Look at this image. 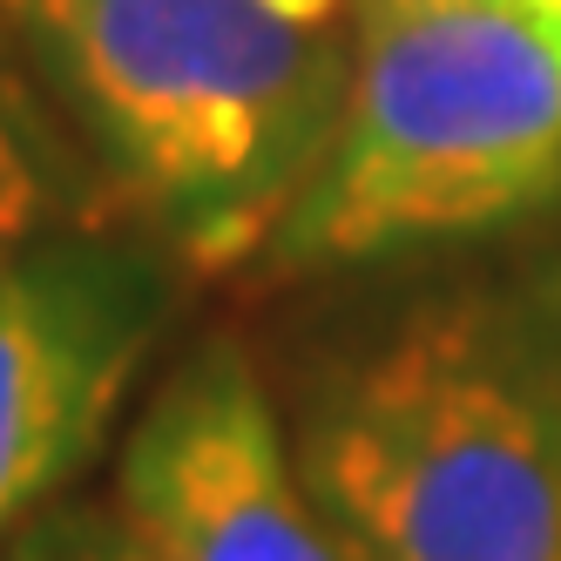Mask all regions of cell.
<instances>
[{
	"mask_svg": "<svg viewBox=\"0 0 561 561\" xmlns=\"http://www.w3.org/2000/svg\"><path fill=\"white\" fill-rule=\"evenodd\" d=\"M0 42L115 210L190 271L271 244L352 82L332 27L271 0H0Z\"/></svg>",
	"mask_w": 561,
	"mask_h": 561,
	"instance_id": "obj_1",
	"label": "cell"
},
{
	"mask_svg": "<svg viewBox=\"0 0 561 561\" xmlns=\"http://www.w3.org/2000/svg\"><path fill=\"white\" fill-rule=\"evenodd\" d=\"M298 467L358 561H561V339L454 298L305 399Z\"/></svg>",
	"mask_w": 561,
	"mask_h": 561,
	"instance_id": "obj_2",
	"label": "cell"
},
{
	"mask_svg": "<svg viewBox=\"0 0 561 561\" xmlns=\"http://www.w3.org/2000/svg\"><path fill=\"white\" fill-rule=\"evenodd\" d=\"M561 196V14L535 0L358 8L345 108L271 230L277 271L366 264Z\"/></svg>",
	"mask_w": 561,
	"mask_h": 561,
	"instance_id": "obj_3",
	"label": "cell"
},
{
	"mask_svg": "<svg viewBox=\"0 0 561 561\" xmlns=\"http://www.w3.org/2000/svg\"><path fill=\"white\" fill-rule=\"evenodd\" d=\"M163 311V271L136 244L27 237L0 251V548L102 454Z\"/></svg>",
	"mask_w": 561,
	"mask_h": 561,
	"instance_id": "obj_4",
	"label": "cell"
},
{
	"mask_svg": "<svg viewBox=\"0 0 561 561\" xmlns=\"http://www.w3.org/2000/svg\"><path fill=\"white\" fill-rule=\"evenodd\" d=\"M115 514L149 561H358L237 339H204L149 392L115 460Z\"/></svg>",
	"mask_w": 561,
	"mask_h": 561,
	"instance_id": "obj_5",
	"label": "cell"
},
{
	"mask_svg": "<svg viewBox=\"0 0 561 561\" xmlns=\"http://www.w3.org/2000/svg\"><path fill=\"white\" fill-rule=\"evenodd\" d=\"M55 204V163H48V129L21 61L0 42V251L42 237Z\"/></svg>",
	"mask_w": 561,
	"mask_h": 561,
	"instance_id": "obj_6",
	"label": "cell"
},
{
	"mask_svg": "<svg viewBox=\"0 0 561 561\" xmlns=\"http://www.w3.org/2000/svg\"><path fill=\"white\" fill-rule=\"evenodd\" d=\"M0 561H149V554L115 507L61 494L55 507H42L8 548H0Z\"/></svg>",
	"mask_w": 561,
	"mask_h": 561,
	"instance_id": "obj_7",
	"label": "cell"
},
{
	"mask_svg": "<svg viewBox=\"0 0 561 561\" xmlns=\"http://www.w3.org/2000/svg\"><path fill=\"white\" fill-rule=\"evenodd\" d=\"M285 21H298V27H332V14H339V0H271Z\"/></svg>",
	"mask_w": 561,
	"mask_h": 561,
	"instance_id": "obj_8",
	"label": "cell"
},
{
	"mask_svg": "<svg viewBox=\"0 0 561 561\" xmlns=\"http://www.w3.org/2000/svg\"><path fill=\"white\" fill-rule=\"evenodd\" d=\"M535 8H554V14H561V0H535Z\"/></svg>",
	"mask_w": 561,
	"mask_h": 561,
	"instance_id": "obj_9",
	"label": "cell"
},
{
	"mask_svg": "<svg viewBox=\"0 0 561 561\" xmlns=\"http://www.w3.org/2000/svg\"><path fill=\"white\" fill-rule=\"evenodd\" d=\"M358 8H386V0H358Z\"/></svg>",
	"mask_w": 561,
	"mask_h": 561,
	"instance_id": "obj_10",
	"label": "cell"
}]
</instances>
